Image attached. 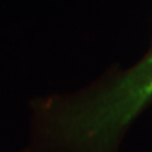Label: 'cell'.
Instances as JSON below:
<instances>
[{
  "label": "cell",
  "mask_w": 152,
  "mask_h": 152,
  "mask_svg": "<svg viewBox=\"0 0 152 152\" xmlns=\"http://www.w3.org/2000/svg\"><path fill=\"white\" fill-rule=\"evenodd\" d=\"M151 94H152V83H150L143 89V91H142V96H148V95H151Z\"/></svg>",
  "instance_id": "6da1fadb"
}]
</instances>
